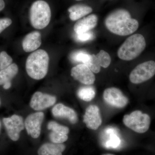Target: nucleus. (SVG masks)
<instances>
[{
    "label": "nucleus",
    "mask_w": 155,
    "mask_h": 155,
    "mask_svg": "<svg viewBox=\"0 0 155 155\" xmlns=\"http://www.w3.org/2000/svg\"><path fill=\"white\" fill-rule=\"evenodd\" d=\"M66 146L63 143H47L40 147L38 151V155H63Z\"/></svg>",
    "instance_id": "17"
},
{
    "label": "nucleus",
    "mask_w": 155,
    "mask_h": 155,
    "mask_svg": "<svg viewBox=\"0 0 155 155\" xmlns=\"http://www.w3.org/2000/svg\"><path fill=\"white\" fill-rule=\"evenodd\" d=\"M71 75L75 80L87 85L93 84L96 79L94 72L84 64L73 67L71 69Z\"/></svg>",
    "instance_id": "10"
},
{
    "label": "nucleus",
    "mask_w": 155,
    "mask_h": 155,
    "mask_svg": "<svg viewBox=\"0 0 155 155\" xmlns=\"http://www.w3.org/2000/svg\"><path fill=\"white\" fill-rule=\"evenodd\" d=\"M155 75V62L150 61L139 64L131 71L129 79L131 83L139 84L149 80Z\"/></svg>",
    "instance_id": "6"
},
{
    "label": "nucleus",
    "mask_w": 155,
    "mask_h": 155,
    "mask_svg": "<svg viewBox=\"0 0 155 155\" xmlns=\"http://www.w3.org/2000/svg\"><path fill=\"white\" fill-rule=\"evenodd\" d=\"M75 1H83V0H75Z\"/></svg>",
    "instance_id": "31"
},
{
    "label": "nucleus",
    "mask_w": 155,
    "mask_h": 155,
    "mask_svg": "<svg viewBox=\"0 0 155 155\" xmlns=\"http://www.w3.org/2000/svg\"><path fill=\"white\" fill-rule=\"evenodd\" d=\"M56 100V97L54 96L44 94L41 92H36L31 97L30 106L35 110H42L54 104Z\"/></svg>",
    "instance_id": "12"
},
{
    "label": "nucleus",
    "mask_w": 155,
    "mask_h": 155,
    "mask_svg": "<svg viewBox=\"0 0 155 155\" xmlns=\"http://www.w3.org/2000/svg\"><path fill=\"white\" fill-rule=\"evenodd\" d=\"M102 155H115L114 154H103Z\"/></svg>",
    "instance_id": "30"
},
{
    "label": "nucleus",
    "mask_w": 155,
    "mask_h": 155,
    "mask_svg": "<svg viewBox=\"0 0 155 155\" xmlns=\"http://www.w3.org/2000/svg\"><path fill=\"white\" fill-rule=\"evenodd\" d=\"M18 67L17 64H12L0 71V85L11 82L12 79L18 73Z\"/></svg>",
    "instance_id": "19"
},
{
    "label": "nucleus",
    "mask_w": 155,
    "mask_h": 155,
    "mask_svg": "<svg viewBox=\"0 0 155 155\" xmlns=\"http://www.w3.org/2000/svg\"><path fill=\"white\" fill-rule=\"evenodd\" d=\"M7 134L11 140L17 141L19 139L20 134L25 128V123L21 116L17 115L3 119Z\"/></svg>",
    "instance_id": "7"
},
{
    "label": "nucleus",
    "mask_w": 155,
    "mask_h": 155,
    "mask_svg": "<svg viewBox=\"0 0 155 155\" xmlns=\"http://www.w3.org/2000/svg\"><path fill=\"white\" fill-rule=\"evenodd\" d=\"M105 24L110 32L120 36L131 34L139 27L137 20L131 18L130 13L123 9L111 12L106 17Z\"/></svg>",
    "instance_id": "1"
},
{
    "label": "nucleus",
    "mask_w": 155,
    "mask_h": 155,
    "mask_svg": "<svg viewBox=\"0 0 155 155\" xmlns=\"http://www.w3.org/2000/svg\"><path fill=\"white\" fill-rule=\"evenodd\" d=\"M41 45V35L39 31H34L25 35L22 42L23 50L25 52L35 51Z\"/></svg>",
    "instance_id": "15"
},
{
    "label": "nucleus",
    "mask_w": 155,
    "mask_h": 155,
    "mask_svg": "<svg viewBox=\"0 0 155 155\" xmlns=\"http://www.w3.org/2000/svg\"><path fill=\"white\" fill-rule=\"evenodd\" d=\"M49 138L52 142L55 143H63L67 141L68 139L67 134L56 133L52 131L50 133Z\"/></svg>",
    "instance_id": "24"
},
{
    "label": "nucleus",
    "mask_w": 155,
    "mask_h": 155,
    "mask_svg": "<svg viewBox=\"0 0 155 155\" xmlns=\"http://www.w3.org/2000/svg\"><path fill=\"white\" fill-rule=\"evenodd\" d=\"M91 55L86 51H79L74 52L71 55V58L72 61L76 63H80L86 65L88 63Z\"/></svg>",
    "instance_id": "21"
},
{
    "label": "nucleus",
    "mask_w": 155,
    "mask_h": 155,
    "mask_svg": "<svg viewBox=\"0 0 155 155\" xmlns=\"http://www.w3.org/2000/svg\"><path fill=\"white\" fill-rule=\"evenodd\" d=\"M76 39L78 41L85 42L92 40L94 38V34L91 31L80 34H76Z\"/></svg>",
    "instance_id": "25"
},
{
    "label": "nucleus",
    "mask_w": 155,
    "mask_h": 155,
    "mask_svg": "<svg viewBox=\"0 0 155 155\" xmlns=\"http://www.w3.org/2000/svg\"><path fill=\"white\" fill-rule=\"evenodd\" d=\"M0 105H1V100H0Z\"/></svg>",
    "instance_id": "33"
},
{
    "label": "nucleus",
    "mask_w": 155,
    "mask_h": 155,
    "mask_svg": "<svg viewBox=\"0 0 155 155\" xmlns=\"http://www.w3.org/2000/svg\"><path fill=\"white\" fill-rule=\"evenodd\" d=\"M12 23V20L10 18H4L0 19V33L11 25Z\"/></svg>",
    "instance_id": "27"
},
{
    "label": "nucleus",
    "mask_w": 155,
    "mask_h": 155,
    "mask_svg": "<svg viewBox=\"0 0 155 155\" xmlns=\"http://www.w3.org/2000/svg\"><path fill=\"white\" fill-rule=\"evenodd\" d=\"M44 119V114L42 112H39L30 114L25 119V129L28 134L32 138H38L40 135Z\"/></svg>",
    "instance_id": "9"
},
{
    "label": "nucleus",
    "mask_w": 155,
    "mask_h": 155,
    "mask_svg": "<svg viewBox=\"0 0 155 155\" xmlns=\"http://www.w3.org/2000/svg\"><path fill=\"white\" fill-rule=\"evenodd\" d=\"M13 59L5 51L0 53V71L12 64Z\"/></svg>",
    "instance_id": "23"
},
{
    "label": "nucleus",
    "mask_w": 155,
    "mask_h": 155,
    "mask_svg": "<svg viewBox=\"0 0 155 155\" xmlns=\"http://www.w3.org/2000/svg\"><path fill=\"white\" fill-rule=\"evenodd\" d=\"M83 122L89 129H98L102 123L99 108L95 105L88 106L83 116Z\"/></svg>",
    "instance_id": "11"
},
{
    "label": "nucleus",
    "mask_w": 155,
    "mask_h": 155,
    "mask_svg": "<svg viewBox=\"0 0 155 155\" xmlns=\"http://www.w3.org/2000/svg\"><path fill=\"white\" fill-rule=\"evenodd\" d=\"M146 46L144 37L140 34H136L128 38L122 44L117 52L121 60L130 61L138 57Z\"/></svg>",
    "instance_id": "3"
},
{
    "label": "nucleus",
    "mask_w": 155,
    "mask_h": 155,
    "mask_svg": "<svg viewBox=\"0 0 155 155\" xmlns=\"http://www.w3.org/2000/svg\"><path fill=\"white\" fill-rule=\"evenodd\" d=\"M48 128L56 133L67 134L69 133V129L68 127L58 124L54 121H51L48 125Z\"/></svg>",
    "instance_id": "22"
},
{
    "label": "nucleus",
    "mask_w": 155,
    "mask_h": 155,
    "mask_svg": "<svg viewBox=\"0 0 155 155\" xmlns=\"http://www.w3.org/2000/svg\"><path fill=\"white\" fill-rule=\"evenodd\" d=\"M51 13L48 4L45 1L38 0L31 5L29 12V20L34 28L43 29L49 24Z\"/></svg>",
    "instance_id": "4"
},
{
    "label": "nucleus",
    "mask_w": 155,
    "mask_h": 155,
    "mask_svg": "<svg viewBox=\"0 0 155 155\" xmlns=\"http://www.w3.org/2000/svg\"><path fill=\"white\" fill-rule=\"evenodd\" d=\"M111 59L109 54L104 50L96 55L92 54L90 59L86 65L94 73H98L101 70V67L107 68L111 64Z\"/></svg>",
    "instance_id": "13"
},
{
    "label": "nucleus",
    "mask_w": 155,
    "mask_h": 155,
    "mask_svg": "<svg viewBox=\"0 0 155 155\" xmlns=\"http://www.w3.org/2000/svg\"><path fill=\"white\" fill-rule=\"evenodd\" d=\"M124 125L137 133H145L149 129L151 119L149 115L140 110H135L126 114L123 118Z\"/></svg>",
    "instance_id": "5"
},
{
    "label": "nucleus",
    "mask_w": 155,
    "mask_h": 155,
    "mask_svg": "<svg viewBox=\"0 0 155 155\" xmlns=\"http://www.w3.org/2000/svg\"><path fill=\"white\" fill-rule=\"evenodd\" d=\"M0 128H1V122H0Z\"/></svg>",
    "instance_id": "32"
},
{
    "label": "nucleus",
    "mask_w": 155,
    "mask_h": 155,
    "mask_svg": "<svg viewBox=\"0 0 155 155\" xmlns=\"http://www.w3.org/2000/svg\"><path fill=\"white\" fill-rule=\"evenodd\" d=\"M97 17L95 14L81 19L75 23L74 30L76 34H80L90 31L96 26L97 23Z\"/></svg>",
    "instance_id": "16"
},
{
    "label": "nucleus",
    "mask_w": 155,
    "mask_h": 155,
    "mask_svg": "<svg viewBox=\"0 0 155 155\" xmlns=\"http://www.w3.org/2000/svg\"><path fill=\"white\" fill-rule=\"evenodd\" d=\"M120 140L116 134H113L110 136V138L107 142L108 147L116 148L120 144Z\"/></svg>",
    "instance_id": "26"
},
{
    "label": "nucleus",
    "mask_w": 155,
    "mask_h": 155,
    "mask_svg": "<svg viewBox=\"0 0 155 155\" xmlns=\"http://www.w3.org/2000/svg\"><path fill=\"white\" fill-rule=\"evenodd\" d=\"M92 8L86 5L78 4L70 7L68 9L70 13L69 18L72 21L80 19L92 12Z\"/></svg>",
    "instance_id": "18"
},
{
    "label": "nucleus",
    "mask_w": 155,
    "mask_h": 155,
    "mask_svg": "<svg viewBox=\"0 0 155 155\" xmlns=\"http://www.w3.org/2000/svg\"><path fill=\"white\" fill-rule=\"evenodd\" d=\"M77 94L81 100L89 102L94 99L95 97V90L92 86L83 87L78 90Z\"/></svg>",
    "instance_id": "20"
},
{
    "label": "nucleus",
    "mask_w": 155,
    "mask_h": 155,
    "mask_svg": "<svg viewBox=\"0 0 155 155\" xmlns=\"http://www.w3.org/2000/svg\"><path fill=\"white\" fill-rule=\"evenodd\" d=\"M49 56L44 50H36L30 54L26 60L25 69L29 77L41 80L45 77L48 70Z\"/></svg>",
    "instance_id": "2"
},
{
    "label": "nucleus",
    "mask_w": 155,
    "mask_h": 155,
    "mask_svg": "<svg viewBox=\"0 0 155 155\" xmlns=\"http://www.w3.org/2000/svg\"><path fill=\"white\" fill-rule=\"evenodd\" d=\"M104 101L109 105L121 109L127 105L128 100L119 88L109 87L105 90L103 93Z\"/></svg>",
    "instance_id": "8"
},
{
    "label": "nucleus",
    "mask_w": 155,
    "mask_h": 155,
    "mask_svg": "<svg viewBox=\"0 0 155 155\" xmlns=\"http://www.w3.org/2000/svg\"><path fill=\"white\" fill-rule=\"evenodd\" d=\"M52 113L56 118L67 119L71 124H75L78 121L77 114L75 110L62 104L56 105L52 110Z\"/></svg>",
    "instance_id": "14"
},
{
    "label": "nucleus",
    "mask_w": 155,
    "mask_h": 155,
    "mask_svg": "<svg viewBox=\"0 0 155 155\" xmlns=\"http://www.w3.org/2000/svg\"><path fill=\"white\" fill-rule=\"evenodd\" d=\"M11 86V82H8L3 85V88L5 90H8L10 88Z\"/></svg>",
    "instance_id": "28"
},
{
    "label": "nucleus",
    "mask_w": 155,
    "mask_h": 155,
    "mask_svg": "<svg viewBox=\"0 0 155 155\" xmlns=\"http://www.w3.org/2000/svg\"><path fill=\"white\" fill-rule=\"evenodd\" d=\"M5 7V2L4 0H0V11H2Z\"/></svg>",
    "instance_id": "29"
}]
</instances>
